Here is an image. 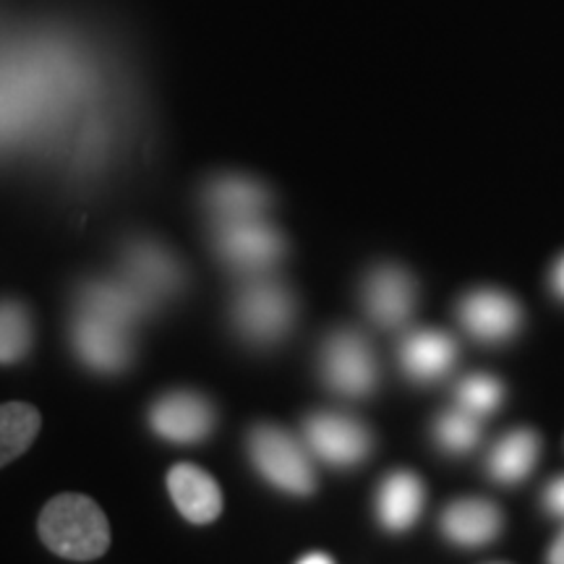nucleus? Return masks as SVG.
Wrapping results in <instances>:
<instances>
[{
    "instance_id": "7ed1b4c3",
    "label": "nucleus",
    "mask_w": 564,
    "mask_h": 564,
    "mask_svg": "<svg viewBox=\"0 0 564 564\" xmlns=\"http://www.w3.org/2000/svg\"><path fill=\"white\" fill-rule=\"evenodd\" d=\"M249 455L259 474L278 489L301 494V497L314 491L316 474L308 453L285 429L272 426V423L253 429L249 434Z\"/></svg>"
},
{
    "instance_id": "0eeeda50",
    "label": "nucleus",
    "mask_w": 564,
    "mask_h": 564,
    "mask_svg": "<svg viewBox=\"0 0 564 564\" xmlns=\"http://www.w3.org/2000/svg\"><path fill=\"white\" fill-rule=\"evenodd\" d=\"M70 340H74L82 361L95 371L116 373L131 364V329L102 319V316L79 312L74 329H70Z\"/></svg>"
},
{
    "instance_id": "2eb2a0df",
    "label": "nucleus",
    "mask_w": 564,
    "mask_h": 564,
    "mask_svg": "<svg viewBox=\"0 0 564 564\" xmlns=\"http://www.w3.org/2000/svg\"><path fill=\"white\" fill-rule=\"evenodd\" d=\"M423 491L421 478L411 470H394L379 484L377 491V518L387 531L403 533L415 525L423 512Z\"/></svg>"
},
{
    "instance_id": "423d86ee",
    "label": "nucleus",
    "mask_w": 564,
    "mask_h": 564,
    "mask_svg": "<svg viewBox=\"0 0 564 564\" xmlns=\"http://www.w3.org/2000/svg\"><path fill=\"white\" fill-rule=\"evenodd\" d=\"M303 432L312 453L337 468H350L366 460L373 444L369 429L343 413H314Z\"/></svg>"
},
{
    "instance_id": "a878e982",
    "label": "nucleus",
    "mask_w": 564,
    "mask_h": 564,
    "mask_svg": "<svg viewBox=\"0 0 564 564\" xmlns=\"http://www.w3.org/2000/svg\"><path fill=\"white\" fill-rule=\"evenodd\" d=\"M299 564H335L333 556H327L324 552H312L306 556H301Z\"/></svg>"
},
{
    "instance_id": "393cba45",
    "label": "nucleus",
    "mask_w": 564,
    "mask_h": 564,
    "mask_svg": "<svg viewBox=\"0 0 564 564\" xmlns=\"http://www.w3.org/2000/svg\"><path fill=\"white\" fill-rule=\"evenodd\" d=\"M552 288H554V293L560 295V299H564V257L560 259V262H556L554 272H552Z\"/></svg>"
},
{
    "instance_id": "4468645a",
    "label": "nucleus",
    "mask_w": 564,
    "mask_h": 564,
    "mask_svg": "<svg viewBox=\"0 0 564 564\" xmlns=\"http://www.w3.org/2000/svg\"><path fill=\"white\" fill-rule=\"evenodd\" d=\"M440 528L457 546H486L502 531V512L486 499H460L442 512Z\"/></svg>"
},
{
    "instance_id": "9d476101",
    "label": "nucleus",
    "mask_w": 564,
    "mask_h": 564,
    "mask_svg": "<svg viewBox=\"0 0 564 564\" xmlns=\"http://www.w3.org/2000/svg\"><path fill=\"white\" fill-rule=\"evenodd\" d=\"M457 316H460L463 327L484 343L510 340L523 324L518 301L502 291H489V288L465 295L457 306Z\"/></svg>"
},
{
    "instance_id": "b1692460",
    "label": "nucleus",
    "mask_w": 564,
    "mask_h": 564,
    "mask_svg": "<svg viewBox=\"0 0 564 564\" xmlns=\"http://www.w3.org/2000/svg\"><path fill=\"white\" fill-rule=\"evenodd\" d=\"M546 564H564V528H562V533L554 539V544L549 546Z\"/></svg>"
},
{
    "instance_id": "6e6552de",
    "label": "nucleus",
    "mask_w": 564,
    "mask_h": 564,
    "mask_svg": "<svg viewBox=\"0 0 564 564\" xmlns=\"http://www.w3.org/2000/svg\"><path fill=\"white\" fill-rule=\"evenodd\" d=\"M154 434L175 444H196L215 429V408L196 392H171L160 398L150 411Z\"/></svg>"
},
{
    "instance_id": "aec40b11",
    "label": "nucleus",
    "mask_w": 564,
    "mask_h": 564,
    "mask_svg": "<svg viewBox=\"0 0 564 564\" xmlns=\"http://www.w3.org/2000/svg\"><path fill=\"white\" fill-rule=\"evenodd\" d=\"M32 348L30 312L17 301H0V364H17Z\"/></svg>"
},
{
    "instance_id": "4be33fe9",
    "label": "nucleus",
    "mask_w": 564,
    "mask_h": 564,
    "mask_svg": "<svg viewBox=\"0 0 564 564\" xmlns=\"http://www.w3.org/2000/svg\"><path fill=\"white\" fill-rule=\"evenodd\" d=\"M457 408L465 413L476 415V419H484L497 411L505 400V387L497 377H489V373H474V377H465L455 390Z\"/></svg>"
},
{
    "instance_id": "dca6fc26",
    "label": "nucleus",
    "mask_w": 564,
    "mask_h": 564,
    "mask_svg": "<svg viewBox=\"0 0 564 564\" xmlns=\"http://www.w3.org/2000/svg\"><path fill=\"white\" fill-rule=\"evenodd\" d=\"M126 278L154 301L175 293L183 285L181 264L165 249L144 241L133 243L126 251Z\"/></svg>"
},
{
    "instance_id": "ddd939ff",
    "label": "nucleus",
    "mask_w": 564,
    "mask_h": 564,
    "mask_svg": "<svg viewBox=\"0 0 564 564\" xmlns=\"http://www.w3.org/2000/svg\"><path fill=\"white\" fill-rule=\"evenodd\" d=\"M400 366L413 382H436L457 361V345L447 333L419 329L400 343Z\"/></svg>"
},
{
    "instance_id": "5701e85b",
    "label": "nucleus",
    "mask_w": 564,
    "mask_h": 564,
    "mask_svg": "<svg viewBox=\"0 0 564 564\" xmlns=\"http://www.w3.org/2000/svg\"><path fill=\"white\" fill-rule=\"evenodd\" d=\"M544 507L554 514V518H562L564 520V476L562 478H554V481L546 486Z\"/></svg>"
},
{
    "instance_id": "1a4fd4ad",
    "label": "nucleus",
    "mask_w": 564,
    "mask_h": 564,
    "mask_svg": "<svg viewBox=\"0 0 564 564\" xmlns=\"http://www.w3.org/2000/svg\"><path fill=\"white\" fill-rule=\"evenodd\" d=\"M364 306L371 322L384 329H398L411 319L415 308V282L403 267L382 264L364 282Z\"/></svg>"
},
{
    "instance_id": "f03ea898",
    "label": "nucleus",
    "mask_w": 564,
    "mask_h": 564,
    "mask_svg": "<svg viewBox=\"0 0 564 564\" xmlns=\"http://www.w3.org/2000/svg\"><path fill=\"white\" fill-rule=\"evenodd\" d=\"M295 319V299L285 282L251 274L238 288L232 301V324L243 340L253 345H272L291 333Z\"/></svg>"
},
{
    "instance_id": "412c9836",
    "label": "nucleus",
    "mask_w": 564,
    "mask_h": 564,
    "mask_svg": "<svg viewBox=\"0 0 564 564\" xmlns=\"http://www.w3.org/2000/svg\"><path fill=\"white\" fill-rule=\"evenodd\" d=\"M434 440L444 453L449 455H465L476 447L478 440H481V423H478L476 415L460 411L442 413L434 423Z\"/></svg>"
},
{
    "instance_id": "39448f33",
    "label": "nucleus",
    "mask_w": 564,
    "mask_h": 564,
    "mask_svg": "<svg viewBox=\"0 0 564 564\" xmlns=\"http://www.w3.org/2000/svg\"><path fill=\"white\" fill-rule=\"evenodd\" d=\"M217 251L236 270L259 274L270 270L274 262H280L285 243H282L278 230L262 223V217H251V220L220 223Z\"/></svg>"
},
{
    "instance_id": "f3484780",
    "label": "nucleus",
    "mask_w": 564,
    "mask_h": 564,
    "mask_svg": "<svg viewBox=\"0 0 564 564\" xmlns=\"http://www.w3.org/2000/svg\"><path fill=\"white\" fill-rule=\"evenodd\" d=\"M541 453L539 434L531 429H514L494 444L489 455V474L499 484H518L535 468Z\"/></svg>"
},
{
    "instance_id": "f8f14e48",
    "label": "nucleus",
    "mask_w": 564,
    "mask_h": 564,
    "mask_svg": "<svg viewBox=\"0 0 564 564\" xmlns=\"http://www.w3.org/2000/svg\"><path fill=\"white\" fill-rule=\"evenodd\" d=\"M167 489L175 507L188 523L207 525L223 512V491L207 470L194 463L173 465L167 474Z\"/></svg>"
},
{
    "instance_id": "20e7f679",
    "label": "nucleus",
    "mask_w": 564,
    "mask_h": 564,
    "mask_svg": "<svg viewBox=\"0 0 564 564\" xmlns=\"http://www.w3.org/2000/svg\"><path fill=\"white\" fill-rule=\"evenodd\" d=\"M322 377L343 398H366L379 379V364L369 340L356 329H337L322 348Z\"/></svg>"
},
{
    "instance_id": "a211bd4d",
    "label": "nucleus",
    "mask_w": 564,
    "mask_h": 564,
    "mask_svg": "<svg viewBox=\"0 0 564 564\" xmlns=\"http://www.w3.org/2000/svg\"><path fill=\"white\" fill-rule=\"evenodd\" d=\"M270 196L262 186L246 178H223L209 188V207L220 223L262 217Z\"/></svg>"
},
{
    "instance_id": "6ab92c4d",
    "label": "nucleus",
    "mask_w": 564,
    "mask_h": 564,
    "mask_svg": "<svg viewBox=\"0 0 564 564\" xmlns=\"http://www.w3.org/2000/svg\"><path fill=\"white\" fill-rule=\"evenodd\" d=\"M40 434V413L30 403L0 405V468L30 449Z\"/></svg>"
},
{
    "instance_id": "9b49d317",
    "label": "nucleus",
    "mask_w": 564,
    "mask_h": 564,
    "mask_svg": "<svg viewBox=\"0 0 564 564\" xmlns=\"http://www.w3.org/2000/svg\"><path fill=\"white\" fill-rule=\"evenodd\" d=\"M152 306L154 299L133 285L129 278L91 280L79 293V312L102 316V319L121 324L126 329H131L133 324L144 319Z\"/></svg>"
},
{
    "instance_id": "f257e3e1",
    "label": "nucleus",
    "mask_w": 564,
    "mask_h": 564,
    "mask_svg": "<svg viewBox=\"0 0 564 564\" xmlns=\"http://www.w3.org/2000/svg\"><path fill=\"white\" fill-rule=\"evenodd\" d=\"M40 539L53 554L74 562L100 560L110 546L102 507L84 494H61L40 514Z\"/></svg>"
}]
</instances>
